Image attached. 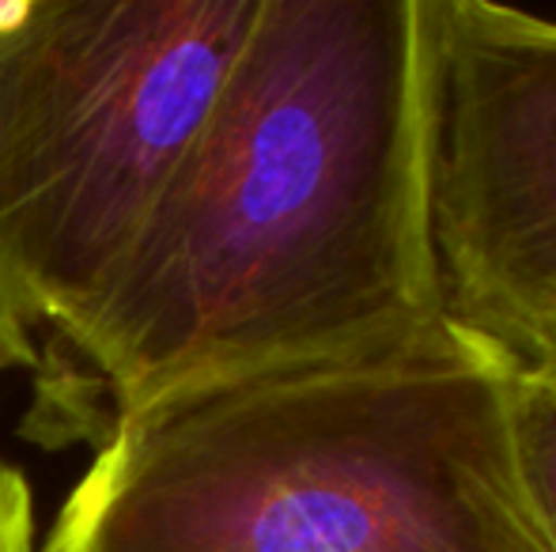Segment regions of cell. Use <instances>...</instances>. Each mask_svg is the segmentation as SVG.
Wrapping results in <instances>:
<instances>
[{
  "label": "cell",
  "instance_id": "cell-2",
  "mask_svg": "<svg viewBox=\"0 0 556 552\" xmlns=\"http://www.w3.org/2000/svg\"><path fill=\"white\" fill-rule=\"evenodd\" d=\"M515 368L446 322L114 420L38 552H545Z\"/></svg>",
  "mask_w": 556,
  "mask_h": 552
},
{
  "label": "cell",
  "instance_id": "cell-3",
  "mask_svg": "<svg viewBox=\"0 0 556 552\" xmlns=\"http://www.w3.org/2000/svg\"><path fill=\"white\" fill-rule=\"evenodd\" d=\"M257 0H35L0 15V337L76 330L220 99Z\"/></svg>",
  "mask_w": 556,
  "mask_h": 552
},
{
  "label": "cell",
  "instance_id": "cell-7",
  "mask_svg": "<svg viewBox=\"0 0 556 552\" xmlns=\"http://www.w3.org/2000/svg\"><path fill=\"white\" fill-rule=\"evenodd\" d=\"M515 368L530 371V375H538L542 383H549L553 390H556V330L545 333L542 341H534V345H530V352L522 356Z\"/></svg>",
  "mask_w": 556,
  "mask_h": 552
},
{
  "label": "cell",
  "instance_id": "cell-6",
  "mask_svg": "<svg viewBox=\"0 0 556 552\" xmlns=\"http://www.w3.org/2000/svg\"><path fill=\"white\" fill-rule=\"evenodd\" d=\"M0 552H38L30 485L15 465H0Z\"/></svg>",
  "mask_w": 556,
  "mask_h": 552
},
{
  "label": "cell",
  "instance_id": "cell-8",
  "mask_svg": "<svg viewBox=\"0 0 556 552\" xmlns=\"http://www.w3.org/2000/svg\"><path fill=\"white\" fill-rule=\"evenodd\" d=\"M23 360V356L20 352H15V348L12 345H8V341L4 337H0V368H8V363H20Z\"/></svg>",
  "mask_w": 556,
  "mask_h": 552
},
{
  "label": "cell",
  "instance_id": "cell-5",
  "mask_svg": "<svg viewBox=\"0 0 556 552\" xmlns=\"http://www.w3.org/2000/svg\"><path fill=\"white\" fill-rule=\"evenodd\" d=\"M511 435L519 480L545 552H556V390L515 368Z\"/></svg>",
  "mask_w": 556,
  "mask_h": 552
},
{
  "label": "cell",
  "instance_id": "cell-1",
  "mask_svg": "<svg viewBox=\"0 0 556 552\" xmlns=\"http://www.w3.org/2000/svg\"><path fill=\"white\" fill-rule=\"evenodd\" d=\"M435 322L417 0H257L213 114L65 341L125 416L193 386L382 352Z\"/></svg>",
  "mask_w": 556,
  "mask_h": 552
},
{
  "label": "cell",
  "instance_id": "cell-4",
  "mask_svg": "<svg viewBox=\"0 0 556 552\" xmlns=\"http://www.w3.org/2000/svg\"><path fill=\"white\" fill-rule=\"evenodd\" d=\"M417 137L435 314L515 368L556 330V20L417 0Z\"/></svg>",
  "mask_w": 556,
  "mask_h": 552
}]
</instances>
